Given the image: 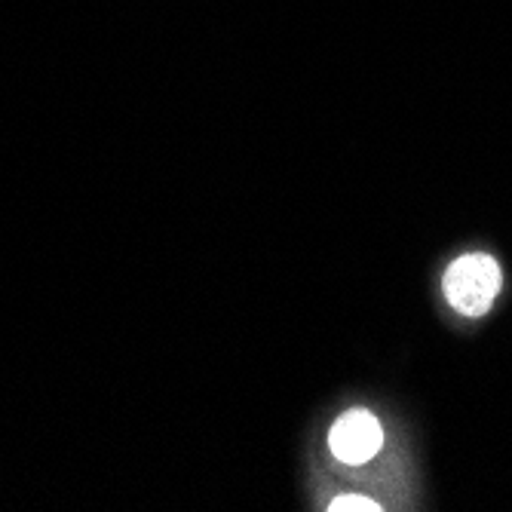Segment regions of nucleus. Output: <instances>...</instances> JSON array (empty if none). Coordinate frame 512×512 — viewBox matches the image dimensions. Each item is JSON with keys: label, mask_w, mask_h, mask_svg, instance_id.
<instances>
[{"label": "nucleus", "mask_w": 512, "mask_h": 512, "mask_svg": "<svg viewBox=\"0 0 512 512\" xmlns=\"http://www.w3.org/2000/svg\"><path fill=\"white\" fill-rule=\"evenodd\" d=\"M448 304L463 316H482L500 292V264L491 255H463L442 279Z\"/></svg>", "instance_id": "1"}, {"label": "nucleus", "mask_w": 512, "mask_h": 512, "mask_svg": "<svg viewBox=\"0 0 512 512\" xmlns=\"http://www.w3.org/2000/svg\"><path fill=\"white\" fill-rule=\"evenodd\" d=\"M384 445V430L378 424V417L365 408H350L341 414L332 433H329V448L332 454L347 463V467H362L375 457Z\"/></svg>", "instance_id": "2"}, {"label": "nucleus", "mask_w": 512, "mask_h": 512, "mask_svg": "<svg viewBox=\"0 0 512 512\" xmlns=\"http://www.w3.org/2000/svg\"><path fill=\"white\" fill-rule=\"evenodd\" d=\"M329 509L332 512H350V509H356V512H378L381 506L371 497H362V494H338Z\"/></svg>", "instance_id": "3"}]
</instances>
